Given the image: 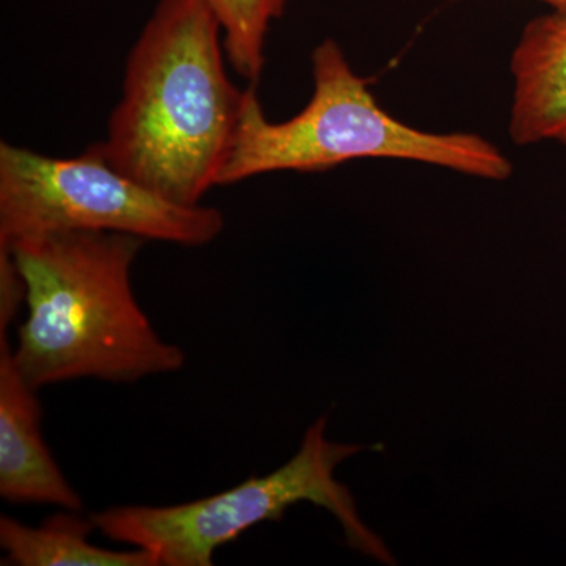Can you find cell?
<instances>
[{"mask_svg": "<svg viewBox=\"0 0 566 566\" xmlns=\"http://www.w3.org/2000/svg\"><path fill=\"white\" fill-rule=\"evenodd\" d=\"M219 22L200 0H159L126 62L99 142L112 166L182 205L219 186L245 91L230 81Z\"/></svg>", "mask_w": 566, "mask_h": 566, "instance_id": "6da1fadb", "label": "cell"}, {"mask_svg": "<svg viewBox=\"0 0 566 566\" xmlns=\"http://www.w3.org/2000/svg\"><path fill=\"white\" fill-rule=\"evenodd\" d=\"M145 241L125 233L59 232L9 245L28 316L13 359L35 389L76 379L134 385L181 370L186 353L153 327L133 289Z\"/></svg>", "mask_w": 566, "mask_h": 566, "instance_id": "7a4b0ae2", "label": "cell"}, {"mask_svg": "<svg viewBox=\"0 0 566 566\" xmlns=\"http://www.w3.org/2000/svg\"><path fill=\"white\" fill-rule=\"evenodd\" d=\"M312 98L285 122H271L253 87L245 88L219 186L264 174L319 172L356 159L427 164L476 180L512 177V161L480 134L428 132L382 109L335 40L312 52Z\"/></svg>", "mask_w": 566, "mask_h": 566, "instance_id": "3957f363", "label": "cell"}, {"mask_svg": "<svg viewBox=\"0 0 566 566\" xmlns=\"http://www.w3.org/2000/svg\"><path fill=\"white\" fill-rule=\"evenodd\" d=\"M364 450L331 441L323 416L307 428L297 452L270 474L185 504L109 506L91 517L104 536L148 551L159 566H211L219 547L259 524L277 523L286 510L308 502L335 517L349 549L378 564L397 565L385 539L360 516L349 488L335 476L338 465Z\"/></svg>", "mask_w": 566, "mask_h": 566, "instance_id": "277c9868", "label": "cell"}, {"mask_svg": "<svg viewBox=\"0 0 566 566\" xmlns=\"http://www.w3.org/2000/svg\"><path fill=\"white\" fill-rule=\"evenodd\" d=\"M221 211L166 199L112 166L102 144L52 158L0 144V244L59 232L125 233L202 248L222 233Z\"/></svg>", "mask_w": 566, "mask_h": 566, "instance_id": "5b68a950", "label": "cell"}, {"mask_svg": "<svg viewBox=\"0 0 566 566\" xmlns=\"http://www.w3.org/2000/svg\"><path fill=\"white\" fill-rule=\"evenodd\" d=\"M36 392L14 364L9 335L0 334V495L11 504L81 513L84 501L44 441Z\"/></svg>", "mask_w": 566, "mask_h": 566, "instance_id": "8992f818", "label": "cell"}, {"mask_svg": "<svg viewBox=\"0 0 566 566\" xmlns=\"http://www.w3.org/2000/svg\"><path fill=\"white\" fill-rule=\"evenodd\" d=\"M509 134L520 147L566 145V11L528 21L510 59Z\"/></svg>", "mask_w": 566, "mask_h": 566, "instance_id": "52a82bcc", "label": "cell"}, {"mask_svg": "<svg viewBox=\"0 0 566 566\" xmlns=\"http://www.w3.org/2000/svg\"><path fill=\"white\" fill-rule=\"evenodd\" d=\"M96 531L92 517L63 510L40 526H28L14 517L0 516L2 565L17 566H159L148 551L107 549L93 545Z\"/></svg>", "mask_w": 566, "mask_h": 566, "instance_id": "ba28073f", "label": "cell"}, {"mask_svg": "<svg viewBox=\"0 0 566 566\" xmlns=\"http://www.w3.org/2000/svg\"><path fill=\"white\" fill-rule=\"evenodd\" d=\"M222 31L227 61L243 80L255 84L264 69L268 32L289 0H200Z\"/></svg>", "mask_w": 566, "mask_h": 566, "instance_id": "9c48e42d", "label": "cell"}, {"mask_svg": "<svg viewBox=\"0 0 566 566\" xmlns=\"http://www.w3.org/2000/svg\"><path fill=\"white\" fill-rule=\"evenodd\" d=\"M22 303H25L24 279L13 253L0 245V334H9Z\"/></svg>", "mask_w": 566, "mask_h": 566, "instance_id": "30bf717a", "label": "cell"}, {"mask_svg": "<svg viewBox=\"0 0 566 566\" xmlns=\"http://www.w3.org/2000/svg\"><path fill=\"white\" fill-rule=\"evenodd\" d=\"M542 2L547 3L553 10L566 11V0H542Z\"/></svg>", "mask_w": 566, "mask_h": 566, "instance_id": "8fae6325", "label": "cell"}]
</instances>
